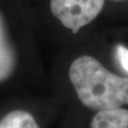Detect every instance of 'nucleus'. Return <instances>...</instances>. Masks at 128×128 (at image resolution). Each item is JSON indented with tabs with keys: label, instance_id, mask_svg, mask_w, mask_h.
I'll list each match as a JSON object with an SVG mask.
<instances>
[{
	"label": "nucleus",
	"instance_id": "1",
	"mask_svg": "<svg viewBox=\"0 0 128 128\" xmlns=\"http://www.w3.org/2000/svg\"><path fill=\"white\" fill-rule=\"evenodd\" d=\"M70 80L86 107L96 111L128 105V78L109 72L97 59L79 57L70 67Z\"/></svg>",
	"mask_w": 128,
	"mask_h": 128
},
{
	"label": "nucleus",
	"instance_id": "3",
	"mask_svg": "<svg viewBox=\"0 0 128 128\" xmlns=\"http://www.w3.org/2000/svg\"><path fill=\"white\" fill-rule=\"evenodd\" d=\"M15 66V51L8 36L4 22L0 15V82L10 77Z\"/></svg>",
	"mask_w": 128,
	"mask_h": 128
},
{
	"label": "nucleus",
	"instance_id": "6",
	"mask_svg": "<svg viewBox=\"0 0 128 128\" xmlns=\"http://www.w3.org/2000/svg\"><path fill=\"white\" fill-rule=\"evenodd\" d=\"M115 56L123 70L128 74V48L123 45H118L115 47Z\"/></svg>",
	"mask_w": 128,
	"mask_h": 128
},
{
	"label": "nucleus",
	"instance_id": "4",
	"mask_svg": "<svg viewBox=\"0 0 128 128\" xmlns=\"http://www.w3.org/2000/svg\"><path fill=\"white\" fill-rule=\"evenodd\" d=\"M91 128H128V110L98 111L92 120Z\"/></svg>",
	"mask_w": 128,
	"mask_h": 128
},
{
	"label": "nucleus",
	"instance_id": "5",
	"mask_svg": "<svg viewBox=\"0 0 128 128\" xmlns=\"http://www.w3.org/2000/svg\"><path fill=\"white\" fill-rule=\"evenodd\" d=\"M0 128H40V126L29 112L15 110L0 121Z\"/></svg>",
	"mask_w": 128,
	"mask_h": 128
},
{
	"label": "nucleus",
	"instance_id": "2",
	"mask_svg": "<svg viewBox=\"0 0 128 128\" xmlns=\"http://www.w3.org/2000/svg\"><path fill=\"white\" fill-rule=\"evenodd\" d=\"M104 4L105 0H50L52 14L74 33L94 20Z\"/></svg>",
	"mask_w": 128,
	"mask_h": 128
},
{
	"label": "nucleus",
	"instance_id": "7",
	"mask_svg": "<svg viewBox=\"0 0 128 128\" xmlns=\"http://www.w3.org/2000/svg\"><path fill=\"white\" fill-rule=\"evenodd\" d=\"M113 1H123V0H113Z\"/></svg>",
	"mask_w": 128,
	"mask_h": 128
}]
</instances>
